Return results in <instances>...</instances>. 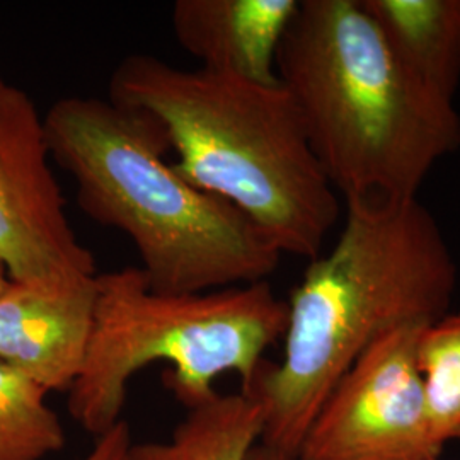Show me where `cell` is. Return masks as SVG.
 <instances>
[{
  "mask_svg": "<svg viewBox=\"0 0 460 460\" xmlns=\"http://www.w3.org/2000/svg\"><path fill=\"white\" fill-rule=\"evenodd\" d=\"M456 287L454 254L420 199L346 207L336 244L311 260L287 302L281 362L264 360L241 391L263 410L260 444L296 460L314 418L368 346L448 313Z\"/></svg>",
  "mask_w": 460,
  "mask_h": 460,
  "instance_id": "1",
  "label": "cell"
},
{
  "mask_svg": "<svg viewBox=\"0 0 460 460\" xmlns=\"http://www.w3.org/2000/svg\"><path fill=\"white\" fill-rule=\"evenodd\" d=\"M277 75L346 207L420 199L433 167L460 148L456 102L399 64L362 0H300Z\"/></svg>",
  "mask_w": 460,
  "mask_h": 460,
  "instance_id": "2",
  "label": "cell"
},
{
  "mask_svg": "<svg viewBox=\"0 0 460 460\" xmlns=\"http://www.w3.org/2000/svg\"><path fill=\"white\" fill-rule=\"evenodd\" d=\"M110 99L152 116L178 154L176 172L247 215L281 254L314 260L340 217V197L314 155L281 84L130 55Z\"/></svg>",
  "mask_w": 460,
  "mask_h": 460,
  "instance_id": "3",
  "label": "cell"
},
{
  "mask_svg": "<svg viewBox=\"0 0 460 460\" xmlns=\"http://www.w3.org/2000/svg\"><path fill=\"white\" fill-rule=\"evenodd\" d=\"M43 119L51 161L75 182L84 214L130 237L152 290L210 292L279 268L283 254L263 230L165 161L169 142L152 116L110 98L68 96Z\"/></svg>",
  "mask_w": 460,
  "mask_h": 460,
  "instance_id": "4",
  "label": "cell"
},
{
  "mask_svg": "<svg viewBox=\"0 0 460 460\" xmlns=\"http://www.w3.org/2000/svg\"><path fill=\"white\" fill-rule=\"evenodd\" d=\"M98 298L83 370L68 412L93 437L121 421L128 385L148 365H172L167 387L186 410L212 399L215 380L252 382L264 351L283 338L288 305L268 279L199 294L148 287L138 266L96 275ZM241 389V391H243Z\"/></svg>",
  "mask_w": 460,
  "mask_h": 460,
  "instance_id": "5",
  "label": "cell"
},
{
  "mask_svg": "<svg viewBox=\"0 0 460 460\" xmlns=\"http://www.w3.org/2000/svg\"><path fill=\"white\" fill-rule=\"evenodd\" d=\"M427 323L387 331L336 384L296 460H438L416 341Z\"/></svg>",
  "mask_w": 460,
  "mask_h": 460,
  "instance_id": "6",
  "label": "cell"
},
{
  "mask_svg": "<svg viewBox=\"0 0 460 460\" xmlns=\"http://www.w3.org/2000/svg\"><path fill=\"white\" fill-rule=\"evenodd\" d=\"M49 161L43 116L33 99L0 75V263L13 281L96 275L94 256L70 226Z\"/></svg>",
  "mask_w": 460,
  "mask_h": 460,
  "instance_id": "7",
  "label": "cell"
},
{
  "mask_svg": "<svg viewBox=\"0 0 460 460\" xmlns=\"http://www.w3.org/2000/svg\"><path fill=\"white\" fill-rule=\"evenodd\" d=\"M96 298V275L53 283L9 279L0 292V360L49 393L68 391L83 370Z\"/></svg>",
  "mask_w": 460,
  "mask_h": 460,
  "instance_id": "8",
  "label": "cell"
},
{
  "mask_svg": "<svg viewBox=\"0 0 460 460\" xmlns=\"http://www.w3.org/2000/svg\"><path fill=\"white\" fill-rule=\"evenodd\" d=\"M300 0H178L174 36L199 66L277 84V57Z\"/></svg>",
  "mask_w": 460,
  "mask_h": 460,
  "instance_id": "9",
  "label": "cell"
},
{
  "mask_svg": "<svg viewBox=\"0 0 460 460\" xmlns=\"http://www.w3.org/2000/svg\"><path fill=\"white\" fill-rule=\"evenodd\" d=\"M399 64L437 98L460 84V0H362Z\"/></svg>",
  "mask_w": 460,
  "mask_h": 460,
  "instance_id": "10",
  "label": "cell"
},
{
  "mask_svg": "<svg viewBox=\"0 0 460 460\" xmlns=\"http://www.w3.org/2000/svg\"><path fill=\"white\" fill-rule=\"evenodd\" d=\"M186 411L167 440L132 444L125 460H247L261 442L263 410L243 393H217Z\"/></svg>",
  "mask_w": 460,
  "mask_h": 460,
  "instance_id": "11",
  "label": "cell"
},
{
  "mask_svg": "<svg viewBox=\"0 0 460 460\" xmlns=\"http://www.w3.org/2000/svg\"><path fill=\"white\" fill-rule=\"evenodd\" d=\"M47 394L43 385L0 360V460H41L66 447V429Z\"/></svg>",
  "mask_w": 460,
  "mask_h": 460,
  "instance_id": "12",
  "label": "cell"
},
{
  "mask_svg": "<svg viewBox=\"0 0 460 460\" xmlns=\"http://www.w3.org/2000/svg\"><path fill=\"white\" fill-rule=\"evenodd\" d=\"M425 410L438 445L460 440V311L427 323L416 341Z\"/></svg>",
  "mask_w": 460,
  "mask_h": 460,
  "instance_id": "13",
  "label": "cell"
},
{
  "mask_svg": "<svg viewBox=\"0 0 460 460\" xmlns=\"http://www.w3.org/2000/svg\"><path fill=\"white\" fill-rule=\"evenodd\" d=\"M132 444L130 427L121 420L96 438V444L83 460H125Z\"/></svg>",
  "mask_w": 460,
  "mask_h": 460,
  "instance_id": "14",
  "label": "cell"
},
{
  "mask_svg": "<svg viewBox=\"0 0 460 460\" xmlns=\"http://www.w3.org/2000/svg\"><path fill=\"white\" fill-rule=\"evenodd\" d=\"M247 460H290L287 459V457H283V456H279V452H275V450H271V448H268V447H264L263 444H258L252 450H251V454L247 456Z\"/></svg>",
  "mask_w": 460,
  "mask_h": 460,
  "instance_id": "15",
  "label": "cell"
},
{
  "mask_svg": "<svg viewBox=\"0 0 460 460\" xmlns=\"http://www.w3.org/2000/svg\"><path fill=\"white\" fill-rule=\"evenodd\" d=\"M7 283H9V275H7L5 268H4V264L0 263V292L5 288Z\"/></svg>",
  "mask_w": 460,
  "mask_h": 460,
  "instance_id": "16",
  "label": "cell"
}]
</instances>
